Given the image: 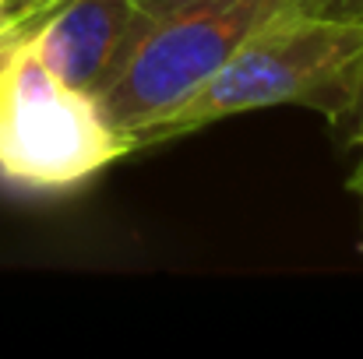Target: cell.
I'll return each instance as SVG.
<instances>
[{
	"label": "cell",
	"instance_id": "obj_1",
	"mask_svg": "<svg viewBox=\"0 0 363 359\" xmlns=\"http://www.w3.org/2000/svg\"><path fill=\"white\" fill-rule=\"evenodd\" d=\"M363 71V18L296 7L264 21L240 50L173 113L134 137L152 148L208 123L268 106H311L332 120Z\"/></svg>",
	"mask_w": 363,
	"mask_h": 359
},
{
	"label": "cell",
	"instance_id": "obj_4",
	"mask_svg": "<svg viewBox=\"0 0 363 359\" xmlns=\"http://www.w3.org/2000/svg\"><path fill=\"white\" fill-rule=\"evenodd\" d=\"M141 25L145 11L134 0H64L28 35V46L64 85L99 96Z\"/></svg>",
	"mask_w": 363,
	"mask_h": 359
},
{
	"label": "cell",
	"instance_id": "obj_2",
	"mask_svg": "<svg viewBox=\"0 0 363 359\" xmlns=\"http://www.w3.org/2000/svg\"><path fill=\"white\" fill-rule=\"evenodd\" d=\"M314 0H187L145 14L130 50L96 103L134 152V137L194 96L272 18Z\"/></svg>",
	"mask_w": 363,
	"mask_h": 359
},
{
	"label": "cell",
	"instance_id": "obj_5",
	"mask_svg": "<svg viewBox=\"0 0 363 359\" xmlns=\"http://www.w3.org/2000/svg\"><path fill=\"white\" fill-rule=\"evenodd\" d=\"M328 127H332L335 141L346 152H353V169H350V180L346 183H350V190H357L363 183V71H360V78H357V85H353L350 103L328 120Z\"/></svg>",
	"mask_w": 363,
	"mask_h": 359
},
{
	"label": "cell",
	"instance_id": "obj_6",
	"mask_svg": "<svg viewBox=\"0 0 363 359\" xmlns=\"http://www.w3.org/2000/svg\"><path fill=\"white\" fill-rule=\"evenodd\" d=\"M25 39H28V35H25L21 28H14V25L0 21V89H4V78H7V67H11V60H14L18 46H21Z\"/></svg>",
	"mask_w": 363,
	"mask_h": 359
},
{
	"label": "cell",
	"instance_id": "obj_10",
	"mask_svg": "<svg viewBox=\"0 0 363 359\" xmlns=\"http://www.w3.org/2000/svg\"><path fill=\"white\" fill-rule=\"evenodd\" d=\"M360 250H363V237H360Z\"/></svg>",
	"mask_w": 363,
	"mask_h": 359
},
{
	"label": "cell",
	"instance_id": "obj_7",
	"mask_svg": "<svg viewBox=\"0 0 363 359\" xmlns=\"http://www.w3.org/2000/svg\"><path fill=\"white\" fill-rule=\"evenodd\" d=\"M318 11H332V14H353L363 18V0H314Z\"/></svg>",
	"mask_w": 363,
	"mask_h": 359
},
{
	"label": "cell",
	"instance_id": "obj_8",
	"mask_svg": "<svg viewBox=\"0 0 363 359\" xmlns=\"http://www.w3.org/2000/svg\"><path fill=\"white\" fill-rule=\"evenodd\" d=\"M138 4V11H145V14H162V11H173V7H180V4H187V0H134Z\"/></svg>",
	"mask_w": 363,
	"mask_h": 359
},
{
	"label": "cell",
	"instance_id": "obj_11",
	"mask_svg": "<svg viewBox=\"0 0 363 359\" xmlns=\"http://www.w3.org/2000/svg\"><path fill=\"white\" fill-rule=\"evenodd\" d=\"M4 4H7V0H0V7H4Z\"/></svg>",
	"mask_w": 363,
	"mask_h": 359
},
{
	"label": "cell",
	"instance_id": "obj_9",
	"mask_svg": "<svg viewBox=\"0 0 363 359\" xmlns=\"http://www.w3.org/2000/svg\"><path fill=\"white\" fill-rule=\"evenodd\" d=\"M353 194H357V198H360V201H363V183H360V187H357V190H353Z\"/></svg>",
	"mask_w": 363,
	"mask_h": 359
},
{
	"label": "cell",
	"instance_id": "obj_3",
	"mask_svg": "<svg viewBox=\"0 0 363 359\" xmlns=\"http://www.w3.org/2000/svg\"><path fill=\"white\" fill-rule=\"evenodd\" d=\"M130 155L96 96L64 85L28 46H18L0 89V176L32 190H64Z\"/></svg>",
	"mask_w": 363,
	"mask_h": 359
}]
</instances>
